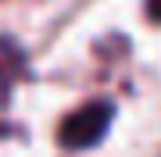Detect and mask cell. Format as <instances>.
I'll use <instances>...</instances> for the list:
<instances>
[{
    "label": "cell",
    "mask_w": 161,
    "mask_h": 157,
    "mask_svg": "<svg viewBox=\"0 0 161 157\" xmlns=\"http://www.w3.org/2000/svg\"><path fill=\"white\" fill-rule=\"evenodd\" d=\"M29 75V57H25L22 43L11 36H0V107L11 100L14 86Z\"/></svg>",
    "instance_id": "2"
},
{
    "label": "cell",
    "mask_w": 161,
    "mask_h": 157,
    "mask_svg": "<svg viewBox=\"0 0 161 157\" xmlns=\"http://www.w3.org/2000/svg\"><path fill=\"white\" fill-rule=\"evenodd\" d=\"M111 122H115V104L111 100H86L75 111L61 118L58 125V143L64 150L79 154V150H93V146L104 143Z\"/></svg>",
    "instance_id": "1"
},
{
    "label": "cell",
    "mask_w": 161,
    "mask_h": 157,
    "mask_svg": "<svg viewBox=\"0 0 161 157\" xmlns=\"http://www.w3.org/2000/svg\"><path fill=\"white\" fill-rule=\"evenodd\" d=\"M0 4H7V0H0Z\"/></svg>",
    "instance_id": "4"
},
{
    "label": "cell",
    "mask_w": 161,
    "mask_h": 157,
    "mask_svg": "<svg viewBox=\"0 0 161 157\" xmlns=\"http://www.w3.org/2000/svg\"><path fill=\"white\" fill-rule=\"evenodd\" d=\"M143 14H147L150 25H161V0H147V4H143Z\"/></svg>",
    "instance_id": "3"
}]
</instances>
